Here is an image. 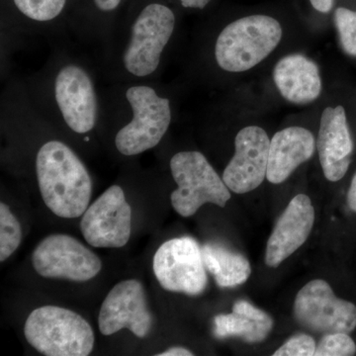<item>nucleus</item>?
I'll return each instance as SVG.
<instances>
[{"label": "nucleus", "instance_id": "obj_1", "mask_svg": "<svg viewBox=\"0 0 356 356\" xmlns=\"http://www.w3.org/2000/svg\"><path fill=\"white\" fill-rule=\"evenodd\" d=\"M175 27L177 14L165 0H131L118 56L121 72L133 83L154 76Z\"/></svg>", "mask_w": 356, "mask_h": 356}, {"label": "nucleus", "instance_id": "obj_2", "mask_svg": "<svg viewBox=\"0 0 356 356\" xmlns=\"http://www.w3.org/2000/svg\"><path fill=\"white\" fill-rule=\"evenodd\" d=\"M37 180L44 204L57 216H83L92 193V180L74 149L60 140H50L37 152Z\"/></svg>", "mask_w": 356, "mask_h": 356}, {"label": "nucleus", "instance_id": "obj_3", "mask_svg": "<svg viewBox=\"0 0 356 356\" xmlns=\"http://www.w3.org/2000/svg\"><path fill=\"white\" fill-rule=\"evenodd\" d=\"M282 38V27L268 15L245 16L229 23L215 44V60L220 69L243 72L268 57Z\"/></svg>", "mask_w": 356, "mask_h": 356}, {"label": "nucleus", "instance_id": "obj_4", "mask_svg": "<svg viewBox=\"0 0 356 356\" xmlns=\"http://www.w3.org/2000/svg\"><path fill=\"white\" fill-rule=\"evenodd\" d=\"M125 99L132 117L115 136V147L123 156H137L158 146L165 137L172 124V104L145 83L129 86Z\"/></svg>", "mask_w": 356, "mask_h": 356}, {"label": "nucleus", "instance_id": "obj_5", "mask_svg": "<svg viewBox=\"0 0 356 356\" xmlns=\"http://www.w3.org/2000/svg\"><path fill=\"white\" fill-rule=\"evenodd\" d=\"M24 334L35 350L47 356H88L95 346L92 327L76 312L43 306L30 314Z\"/></svg>", "mask_w": 356, "mask_h": 356}, {"label": "nucleus", "instance_id": "obj_6", "mask_svg": "<svg viewBox=\"0 0 356 356\" xmlns=\"http://www.w3.org/2000/svg\"><path fill=\"white\" fill-rule=\"evenodd\" d=\"M51 111L77 135L92 132L99 120V98L89 70L79 63L64 62L51 74L49 84Z\"/></svg>", "mask_w": 356, "mask_h": 356}, {"label": "nucleus", "instance_id": "obj_7", "mask_svg": "<svg viewBox=\"0 0 356 356\" xmlns=\"http://www.w3.org/2000/svg\"><path fill=\"white\" fill-rule=\"evenodd\" d=\"M170 166L177 184L170 201L180 216H193L206 203L225 207L231 199L228 186L203 154L179 152L170 159Z\"/></svg>", "mask_w": 356, "mask_h": 356}, {"label": "nucleus", "instance_id": "obj_8", "mask_svg": "<svg viewBox=\"0 0 356 356\" xmlns=\"http://www.w3.org/2000/svg\"><path fill=\"white\" fill-rule=\"evenodd\" d=\"M154 275L166 291L198 296L208 284L202 248L191 236L163 243L154 257Z\"/></svg>", "mask_w": 356, "mask_h": 356}, {"label": "nucleus", "instance_id": "obj_9", "mask_svg": "<svg viewBox=\"0 0 356 356\" xmlns=\"http://www.w3.org/2000/svg\"><path fill=\"white\" fill-rule=\"evenodd\" d=\"M297 322L318 334L346 332L356 327V306L337 298L327 281L312 280L297 294L294 302Z\"/></svg>", "mask_w": 356, "mask_h": 356}, {"label": "nucleus", "instance_id": "obj_10", "mask_svg": "<svg viewBox=\"0 0 356 356\" xmlns=\"http://www.w3.org/2000/svg\"><path fill=\"white\" fill-rule=\"evenodd\" d=\"M32 264L44 278L86 282L102 271L99 257L76 238L67 235L47 236L33 252Z\"/></svg>", "mask_w": 356, "mask_h": 356}, {"label": "nucleus", "instance_id": "obj_11", "mask_svg": "<svg viewBox=\"0 0 356 356\" xmlns=\"http://www.w3.org/2000/svg\"><path fill=\"white\" fill-rule=\"evenodd\" d=\"M83 238L95 248L125 247L132 231V209L119 185H112L88 206L81 221Z\"/></svg>", "mask_w": 356, "mask_h": 356}, {"label": "nucleus", "instance_id": "obj_12", "mask_svg": "<svg viewBox=\"0 0 356 356\" xmlns=\"http://www.w3.org/2000/svg\"><path fill=\"white\" fill-rule=\"evenodd\" d=\"M153 323L144 286L135 280L115 285L103 301L98 316V327L104 336L128 329L136 337H145L151 332Z\"/></svg>", "mask_w": 356, "mask_h": 356}, {"label": "nucleus", "instance_id": "obj_13", "mask_svg": "<svg viewBox=\"0 0 356 356\" xmlns=\"http://www.w3.org/2000/svg\"><path fill=\"white\" fill-rule=\"evenodd\" d=\"M270 139L257 126L242 129L235 139V154L225 168L222 180L229 191L245 194L261 186L266 177Z\"/></svg>", "mask_w": 356, "mask_h": 356}, {"label": "nucleus", "instance_id": "obj_14", "mask_svg": "<svg viewBox=\"0 0 356 356\" xmlns=\"http://www.w3.org/2000/svg\"><path fill=\"white\" fill-rule=\"evenodd\" d=\"M315 222L311 199L298 194L290 201L276 222L266 245V264L276 268L299 250L310 236Z\"/></svg>", "mask_w": 356, "mask_h": 356}, {"label": "nucleus", "instance_id": "obj_15", "mask_svg": "<svg viewBox=\"0 0 356 356\" xmlns=\"http://www.w3.org/2000/svg\"><path fill=\"white\" fill-rule=\"evenodd\" d=\"M317 149L325 178L332 182L341 180L348 172L353 151L346 110L341 105L323 112Z\"/></svg>", "mask_w": 356, "mask_h": 356}, {"label": "nucleus", "instance_id": "obj_16", "mask_svg": "<svg viewBox=\"0 0 356 356\" xmlns=\"http://www.w3.org/2000/svg\"><path fill=\"white\" fill-rule=\"evenodd\" d=\"M316 147L313 134L305 128L290 127L276 133L270 140L267 180L273 184L284 182L313 156Z\"/></svg>", "mask_w": 356, "mask_h": 356}, {"label": "nucleus", "instance_id": "obj_17", "mask_svg": "<svg viewBox=\"0 0 356 356\" xmlns=\"http://www.w3.org/2000/svg\"><path fill=\"white\" fill-rule=\"evenodd\" d=\"M273 79L282 97L294 104H309L322 92L318 65L299 54L281 58L274 67Z\"/></svg>", "mask_w": 356, "mask_h": 356}, {"label": "nucleus", "instance_id": "obj_18", "mask_svg": "<svg viewBox=\"0 0 356 356\" xmlns=\"http://www.w3.org/2000/svg\"><path fill=\"white\" fill-rule=\"evenodd\" d=\"M206 269L221 288H233L247 282L252 274L250 262L243 255L219 243H206L202 247Z\"/></svg>", "mask_w": 356, "mask_h": 356}, {"label": "nucleus", "instance_id": "obj_19", "mask_svg": "<svg viewBox=\"0 0 356 356\" xmlns=\"http://www.w3.org/2000/svg\"><path fill=\"white\" fill-rule=\"evenodd\" d=\"M4 10L16 20L44 28L69 16L70 0H2Z\"/></svg>", "mask_w": 356, "mask_h": 356}, {"label": "nucleus", "instance_id": "obj_20", "mask_svg": "<svg viewBox=\"0 0 356 356\" xmlns=\"http://www.w3.org/2000/svg\"><path fill=\"white\" fill-rule=\"evenodd\" d=\"M214 334L218 339L241 337L245 343H261L273 329V320L259 321L242 314H221L214 318Z\"/></svg>", "mask_w": 356, "mask_h": 356}, {"label": "nucleus", "instance_id": "obj_21", "mask_svg": "<svg viewBox=\"0 0 356 356\" xmlns=\"http://www.w3.org/2000/svg\"><path fill=\"white\" fill-rule=\"evenodd\" d=\"M129 0H70V14L92 25L113 22Z\"/></svg>", "mask_w": 356, "mask_h": 356}, {"label": "nucleus", "instance_id": "obj_22", "mask_svg": "<svg viewBox=\"0 0 356 356\" xmlns=\"http://www.w3.org/2000/svg\"><path fill=\"white\" fill-rule=\"evenodd\" d=\"M22 229L6 204H0V261H6L20 245Z\"/></svg>", "mask_w": 356, "mask_h": 356}, {"label": "nucleus", "instance_id": "obj_23", "mask_svg": "<svg viewBox=\"0 0 356 356\" xmlns=\"http://www.w3.org/2000/svg\"><path fill=\"white\" fill-rule=\"evenodd\" d=\"M341 46L350 56H356V10L337 7L334 15Z\"/></svg>", "mask_w": 356, "mask_h": 356}, {"label": "nucleus", "instance_id": "obj_24", "mask_svg": "<svg viewBox=\"0 0 356 356\" xmlns=\"http://www.w3.org/2000/svg\"><path fill=\"white\" fill-rule=\"evenodd\" d=\"M356 353V344L348 334L334 332L324 334L316 346L314 356H351Z\"/></svg>", "mask_w": 356, "mask_h": 356}, {"label": "nucleus", "instance_id": "obj_25", "mask_svg": "<svg viewBox=\"0 0 356 356\" xmlns=\"http://www.w3.org/2000/svg\"><path fill=\"white\" fill-rule=\"evenodd\" d=\"M315 339L305 334H299L290 337L282 344L274 356H313L316 350Z\"/></svg>", "mask_w": 356, "mask_h": 356}, {"label": "nucleus", "instance_id": "obj_26", "mask_svg": "<svg viewBox=\"0 0 356 356\" xmlns=\"http://www.w3.org/2000/svg\"><path fill=\"white\" fill-rule=\"evenodd\" d=\"M177 1L182 8L191 9V10H203L209 6L213 0H177Z\"/></svg>", "mask_w": 356, "mask_h": 356}, {"label": "nucleus", "instance_id": "obj_27", "mask_svg": "<svg viewBox=\"0 0 356 356\" xmlns=\"http://www.w3.org/2000/svg\"><path fill=\"white\" fill-rule=\"evenodd\" d=\"M311 6L321 13H327L334 7V0H310Z\"/></svg>", "mask_w": 356, "mask_h": 356}, {"label": "nucleus", "instance_id": "obj_28", "mask_svg": "<svg viewBox=\"0 0 356 356\" xmlns=\"http://www.w3.org/2000/svg\"><path fill=\"white\" fill-rule=\"evenodd\" d=\"M158 356H192L193 353L186 350V348H181V346H175V348H170V350L163 351V353H159Z\"/></svg>", "mask_w": 356, "mask_h": 356}, {"label": "nucleus", "instance_id": "obj_29", "mask_svg": "<svg viewBox=\"0 0 356 356\" xmlns=\"http://www.w3.org/2000/svg\"><path fill=\"white\" fill-rule=\"evenodd\" d=\"M348 204L350 210L356 213V173L351 180L350 191L348 193Z\"/></svg>", "mask_w": 356, "mask_h": 356}]
</instances>
